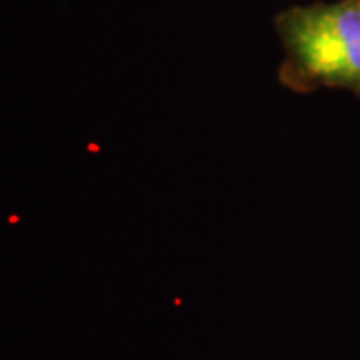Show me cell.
Segmentation results:
<instances>
[{"instance_id": "cell-1", "label": "cell", "mask_w": 360, "mask_h": 360, "mask_svg": "<svg viewBox=\"0 0 360 360\" xmlns=\"http://www.w3.org/2000/svg\"><path fill=\"white\" fill-rule=\"evenodd\" d=\"M274 32L283 49L278 80L284 89L360 96V0L288 6L274 16Z\"/></svg>"}]
</instances>
